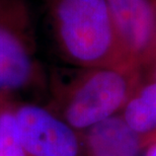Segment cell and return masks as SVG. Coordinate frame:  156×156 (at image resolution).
<instances>
[{"label":"cell","mask_w":156,"mask_h":156,"mask_svg":"<svg viewBox=\"0 0 156 156\" xmlns=\"http://www.w3.org/2000/svg\"><path fill=\"white\" fill-rule=\"evenodd\" d=\"M144 156H156V136L149 139L145 145Z\"/></svg>","instance_id":"9c48e42d"},{"label":"cell","mask_w":156,"mask_h":156,"mask_svg":"<svg viewBox=\"0 0 156 156\" xmlns=\"http://www.w3.org/2000/svg\"><path fill=\"white\" fill-rule=\"evenodd\" d=\"M148 69H149L148 79L149 80H155L156 81V61L151 65L150 67L148 68Z\"/></svg>","instance_id":"30bf717a"},{"label":"cell","mask_w":156,"mask_h":156,"mask_svg":"<svg viewBox=\"0 0 156 156\" xmlns=\"http://www.w3.org/2000/svg\"><path fill=\"white\" fill-rule=\"evenodd\" d=\"M32 16L24 0H0V98L30 86L38 75Z\"/></svg>","instance_id":"3957f363"},{"label":"cell","mask_w":156,"mask_h":156,"mask_svg":"<svg viewBox=\"0 0 156 156\" xmlns=\"http://www.w3.org/2000/svg\"><path fill=\"white\" fill-rule=\"evenodd\" d=\"M120 48L142 70L156 61V5L153 0H107Z\"/></svg>","instance_id":"5b68a950"},{"label":"cell","mask_w":156,"mask_h":156,"mask_svg":"<svg viewBox=\"0 0 156 156\" xmlns=\"http://www.w3.org/2000/svg\"><path fill=\"white\" fill-rule=\"evenodd\" d=\"M48 12L59 49L72 64L134 67L120 48L107 0H48Z\"/></svg>","instance_id":"6da1fadb"},{"label":"cell","mask_w":156,"mask_h":156,"mask_svg":"<svg viewBox=\"0 0 156 156\" xmlns=\"http://www.w3.org/2000/svg\"><path fill=\"white\" fill-rule=\"evenodd\" d=\"M121 112L128 126L142 137L145 147L156 136V81L142 82Z\"/></svg>","instance_id":"52a82bcc"},{"label":"cell","mask_w":156,"mask_h":156,"mask_svg":"<svg viewBox=\"0 0 156 156\" xmlns=\"http://www.w3.org/2000/svg\"><path fill=\"white\" fill-rule=\"evenodd\" d=\"M141 71L134 67L82 68L62 87L59 116L80 133L116 116L143 82Z\"/></svg>","instance_id":"7a4b0ae2"},{"label":"cell","mask_w":156,"mask_h":156,"mask_svg":"<svg viewBox=\"0 0 156 156\" xmlns=\"http://www.w3.org/2000/svg\"><path fill=\"white\" fill-rule=\"evenodd\" d=\"M81 134L87 156H139L145 148L142 137L119 114Z\"/></svg>","instance_id":"8992f818"},{"label":"cell","mask_w":156,"mask_h":156,"mask_svg":"<svg viewBox=\"0 0 156 156\" xmlns=\"http://www.w3.org/2000/svg\"><path fill=\"white\" fill-rule=\"evenodd\" d=\"M153 1H154V3H155V5H156V0H153Z\"/></svg>","instance_id":"8fae6325"},{"label":"cell","mask_w":156,"mask_h":156,"mask_svg":"<svg viewBox=\"0 0 156 156\" xmlns=\"http://www.w3.org/2000/svg\"><path fill=\"white\" fill-rule=\"evenodd\" d=\"M0 156H29L21 142L14 110L0 108Z\"/></svg>","instance_id":"ba28073f"},{"label":"cell","mask_w":156,"mask_h":156,"mask_svg":"<svg viewBox=\"0 0 156 156\" xmlns=\"http://www.w3.org/2000/svg\"><path fill=\"white\" fill-rule=\"evenodd\" d=\"M14 110L21 142L29 156H87L82 134L40 105Z\"/></svg>","instance_id":"277c9868"}]
</instances>
